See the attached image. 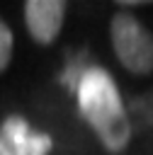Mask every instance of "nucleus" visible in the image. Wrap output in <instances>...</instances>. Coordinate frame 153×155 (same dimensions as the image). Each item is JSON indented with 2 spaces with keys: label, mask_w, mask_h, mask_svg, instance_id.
I'll return each instance as SVG.
<instances>
[{
  "label": "nucleus",
  "mask_w": 153,
  "mask_h": 155,
  "mask_svg": "<svg viewBox=\"0 0 153 155\" xmlns=\"http://www.w3.org/2000/svg\"><path fill=\"white\" fill-rule=\"evenodd\" d=\"M75 94L83 119L92 126L102 145L109 153H121L131 138V124L114 78L104 68L92 65L80 80Z\"/></svg>",
  "instance_id": "1"
},
{
  "label": "nucleus",
  "mask_w": 153,
  "mask_h": 155,
  "mask_svg": "<svg viewBox=\"0 0 153 155\" xmlns=\"http://www.w3.org/2000/svg\"><path fill=\"white\" fill-rule=\"evenodd\" d=\"M109 29L119 63L134 75L153 73V34L129 10H119L112 17Z\"/></svg>",
  "instance_id": "2"
},
{
  "label": "nucleus",
  "mask_w": 153,
  "mask_h": 155,
  "mask_svg": "<svg viewBox=\"0 0 153 155\" xmlns=\"http://www.w3.org/2000/svg\"><path fill=\"white\" fill-rule=\"evenodd\" d=\"M129 114H131L138 124L153 126V90L131 97V99H129Z\"/></svg>",
  "instance_id": "6"
},
{
  "label": "nucleus",
  "mask_w": 153,
  "mask_h": 155,
  "mask_svg": "<svg viewBox=\"0 0 153 155\" xmlns=\"http://www.w3.org/2000/svg\"><path fill=\"white\" fill-rule=\"evenodd\" d=\"M0 155H12V150L5 145V140H2V138H0Z\"/></svg>",
  "instance_id": "8"
},
{
  "label": "nucleus",
  "mask_w": 153,
  "mask_h": 155,
  "mask_svg": "<svg viewBox=\"0 0 153 155\" xmlns=\"http://www.w3.org/2000/svg\"><path fill=\"white\" fill-rule=\"evenodd\" d=\"M66 17V2L61 0H29L24 2V22L36 44L56 41Z\"/></svg>",
  "instance_id": "3"
},
{
  "label": "nucleus",
  "mask_w": 153,
  "mask_h": 155,
  "mask_svg": "<svg viewBox=\"0 0 153 155\" xmlns=\"http://www.w3.org/2000/svg\"><path fill=\"white\" fill-rule=\"evenodd\" d=\"M92 65H95V63L90 61V53H87L85 48L78 51L75 56L68 58V63H66V68H63V73H61V82H63L70 92H75L78 85H80V80L85 78V73H87Z\"/></svg>",
  "instance_id": "5"
},
{
  "label": "nucleus",
  "mask_w": 153,
  "mask_h": 155,
  "mask_svg": "<svg viewBox=\"0 0 153 155\" xmlns=\"http://www.w3.org/2000/svg\"><path fill=\"white\" fill-rule=\"evenodd\" d=\"M0 138L5 145L12 150V155H49L51 150V136L49 133H36L24 116H7L0 126Z\"/></svg>",
  "instance_id": "4"
},
{
  "label": "nucleus",
  "mask_w": 153,
  "mask_h": 155,
  "mask_svg": "<svg viewBox=\"0 0 153 155\" xmlns=\"http://www.w3.org/2000/svg\"><path fill=\"white\" fill-rule=\"evenodd\" d=\"M10 56H12V31H10V27L0 19V73L7 68Z\"/></svg>",
  "instance_id": "7"
}]
</instances>
